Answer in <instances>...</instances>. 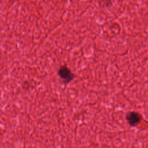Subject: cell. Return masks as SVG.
Wrapping results in <instances>:
<instances>
[{"label":"cell","mask_w":148,"mask_h":148,"mask_svg":"<svg viewBox=\"0 0 148 148\" xmlns=\"http://www.w3.org/2000/svg\"><path fill=\"white\" fill-rule=\"evenodd\" d=\"M58 75L64 83L68 84L75 78L74 74L66 65H61L58 70Z\"/></svg>","instance_id":"cell-1"},{"label":"cell","mask_w":148,"mask_h":148,"mask_svg":"<svg viewBox=\"0 0 148 148\" xmlns=\"http://www.w3.org/2000/svg\"><path fill=\"white\" fill-rule=\"evenodd\" d=\"M126 120L128 123L131 126L137 125L142 120L141 115L136 112H129L126 114Z\"/></svg>","instance_id":"cell-2"}]
</instances>
